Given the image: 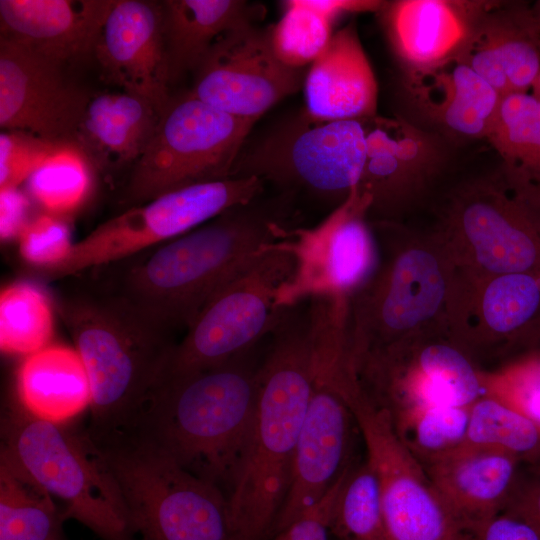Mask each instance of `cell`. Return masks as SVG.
Listing matches in <instances>:
<instances>
[{
    "mask_svg": "<svg viewBox=\"0 0 540 540\" xmlns=\"http://www.w3.org/2000/svg\"><path fill=\"white\" fill-rule=\"evenodd\" d=\"M301 223L294 195L263 194L164 244L88 271L174 338L222 285Z\"/></svg>",
    "mask_w": 540,
    "mask_h": 540,
    "instance_id": "cell-1",
    "label": "cell"
},
{
    "mask_svg": "<svg viewBox=\"0 0 540 540\" xmlns=\"http://www.w3.org/2000/svg\"><path fill=\"white\" fill-rule=\"evenodd\" d=\"M310 300L285 307L268 336L248 445L228 496L234 540H269L314 387Z\"/></svg>",
    "mask_w": 540,
    "mask_h": 540,
    "instance_id": "cell-2",
    "label": "cell"
},
{
    "mask_svg": "<svg viewBox=\"0 0 540 540\" xmlns=\"http://www.w3.org/2000/svg\"><path fill=\"white\" fill-rule=\"evenodd\" d=\"M263 341L216 366L161 373L126 429L228 499L254 420Z\"/></svg>",
    "mask_w": 540,
    "mask_h": 540,
    "instance_id": "cell-3",
    "label": "cell"
},
{
    "mask_svg": "<svg viewBox=\"0 0 540 540\" xmlns=\"http://www.w3.org/2000/svg\"><path fill=\"white\" fill-rule=\"evenodd\" d=\"M72 277L56 291L54 304L89 377L92 399L86 430L126 429L177 342L92 273Z\"/></svg>",
    "mask_w": 540,
    "mask_h": 540,
    "instance_id": "cell-4",
    "label": "cell"
},
{
    "mask_svg": "<svg viewBox=\"0 0 540 540\" xmlns=\"http://www.w3.org/2000/svg\"><path fill=\"white\" fill-rule=\"evenodd\" d=\"M370 224L379 262L347 299L352 367L410 341L449 334L455 271L436 235L414 234L395 222Z\"/></svg>",
    "mask_w": 540,
    "mask_h": 540,
    "instance_id": "cell-5",
    "label": "cell"
},
{
    "mask_svg": "<svg viewBox=\"0 0 540 540\" xmlns=\"http://www.w3.org/2000/svg\"><path fill=\"white\" fill-rule=\"evenodd\" d=\"M83 434L139 540H234L219 488L131 430Z\"/></svg>",
    "mask_w": 540,
    "mask_h": 540,
    "instance_id": "cell-6",
    "label": "cell"
},
{
    "mask_svg": "<svg viewBox=\"0 0 540 540\" xmlns=\"http://www.w3.org/2000/svg\"><path fill=\"white\" fill-rule=\"evenodd\" d=\"M433 233L458 280L540 272V188L502 168L463 182L448 196Z\"/></svg>",
    "mask_w": 540,
    "mask_h": 540,
    "instance_id": "cell-7",
    "label": "cell"
},
{
    "mask_svg": "<svg viewBox=\"0 0 540 540\" xmlns=\"http://www.w3.org/2000/svg\"><path fill=\"white\" fill-rule=\"evenodd\" d=\"M0 464L61 502L67 519L102 540H138L83 431L40 420L10 401L1 416Z\"/></svg>",
    "mask_w": 540,
    "mask_h": 540,
    "instance_id": "cell-8",
    "label": "cell"
},
{
    "mask_svg": "<svg viewBox=\"0 0 540 540\" xmlns=\"http://www.w3.org/2000/svg\"><path fill=\"white\" fill-rule=\"evenodd\" d=\"M365 120V119H364ZM364 120L323 121L304 109L245 141L230 178L256 177L298 200L335 209L358 186L366 160Z\"/></svg>",
    "mask_w": 540,
    "mask_h": 540,
    "instance_id": "cell-9",
    "label": "cell"
},
{
    "mask_svg": "<svg viewBox=\"0 0 540 540\" xmlns=\"http://www.w3.org/2000/svg\"><path fill=\"white\" fill-rule=\"evenodd\" d=\"M257 121L225 113L188 92L172 98L121 191L126 209L164 193L230 178Z\"/></svg>",
    "mask_w": 540,
    "mask_h": 540,
    "instance_id": "cell-10",
    "label": "cell"
},
{
    "mask_svg": "<svg viewBox=\"0 0 540 540\" xmlns=\"http://www.w3.org/2000/svg\"><path fill=\"white\" fill-rule=\"evenodd\" d=\"M256 177L228 178L164 193L105 221L58 264L35 268L43 282L64 280L175 239L264 194Z\"/></svg>",
    "mask_w": 540,
    "mask_h": 540,
    "instance_id": "cell-11",
    "label": "cell"
},
{
    "mask_svg": "<svg viewBox=\"0 0 540 540\" xmlns=\"http://www.w3.org/2000/svg\"><path fill=\"white\" fill-rule=\"evenodd\" d=\"M293 269L289 252L276 243L266 247L211 297L173 346L162 373L216 366L267 338L285 308L276 305L277 290Z\"/></svg>",
    "mask_w": 540,
    "mask_h": 540,
    "instance_id": "cell-12",
    "label": "cell"
},
{
    "mask_svg": "<svg viewBox=\"0 0 540 540\" xmlns=\"http://www.w3.org/2000/svg\"><path fill=\"white\" fill-rule=\"evenodd\" d=\"M340 395L362 434L366 460L380 485L385 540H472L424 467L398 436L386 411L374 406L357 383Z\"/></svg>",
    "mask_w": 540,
    "mask_h": 540,
    "instance_id": "cell-13",
    "label": "cell"
},
{
    "mask_svg": "<svg viewBox=\"0 0 540 540\" xmlns=\"http://www.w3.org/2000/svg\"><path fill=\"white\" fill-rule=\"evenodd\" d=\"M365 397L398 428L426 410L471 406L487 394L483 373L449 334L425 336L353 366Z\"/></svg>",
    "mask_w": 540,
    "mask_h": 540,
    "instance_id": "cell-14",
    "label": "cell"
},
{
    "mask_svg": "<svg viewBox=\"0 0 540 540\" xmlns=\"http://www.w3.org/2000/svg\"><path fill=\"white\" fill-rule=\"evenodd\" d=\"M370 204L356 186L317 225L294 228L276 243L294 259L291 276L277 290L278 307L314 297L348 299L371 278L379 248L368 219Z\"/></svg>",
    "mask_w": 540,
    "mask_h": 540,
    "instance_id": "cell-15",
    "label": "cell"
},
{
    "mask_svg": "<svg viewBox=\"0 0 540 540\" xmlns=\"http://www.w3.org/2000/svg\"><path fill=\"white\" fill-rule=\"evenodd\" d=\"M308 67L292 68L275 55L270 26L245 24L220 36L188 91L235 117L255 120L303 86Z\"/></svg>",
    "mask_w": 540,
    "mask_h": 540,
    "instance_id": "cell-16",
    "label": "cell"
},
{
    "mask_svg": "<svg viewBox=\"0 0 540 540\" xmlns=\"http://www.w3.org/2000/svg\"><path fill=\"white\" fill-rule=\"evenodd\" d=\"M539 319L540 272L454 278L449 335L480 370L511 358Z\"/></svg>",
    "mask_w": 540,
    "mask_h": 540,
    "instance_id": "cell-17",
    "label": "cell"
},
{
    "mask_svg": "<svg viewBox=\"0 0 540 540\" xmlns=\"http://www.w3.org/2000/svg\"><path fill=\"white\" fill-rule=\"evenodd\" d=\"M364 121L366 160L357 187L371 199L369 221L399 223L445 166V139L402 116Z\"/></svg>",
    "mask_w": 540,
    "mask_h": 540,
    "instance_id": "cell-18",
    "label": "cell"
},
{
    "mask_svg": "<svg viewBox=\"0 0 540 540\" xmlns=\"http://www.w3.org/2000/svg\"><path fill=\"white\" fill-rule=\"evenodd\" d=\"M67 69L0 38V126L45 140L75 145L92 95L74 83Z\"/></svg>",
    "mask_w": 540,
    "mask_h": 540,
    "instance_id": "cell-19",
    "label": "cell"
},
{
    "mask_svg": "<svg viewBox=\"0 0 540 540\" xmlns=\"http://www.w3.org/2000/svg\"><path fill=\"white\" fill-rule=\"evenodd\" d=\"M352 420V412L339 392L315 378L296 443L288 491L272 537L319 503L351 465Z\"/></svg>",
    "mask_w": 540,
    "mask_h": 540,
    "instance_id": "cell-20",
    "label": "cell"
},
{
    "mask_svg": "<svg viewBox=\"0 0 540 540\" xmlns=\"http://www.w3.org/2000/svg\"><path fill=\"white\" fill-rule=\"evenodd\" d=\"M94 58L106 81L147 99L161 114L171 101L161 2L115 0Z\"/></svg>",
    "mask_w": 540,
    "mask_h": 540,
    "instance_id": "cell-21",
    "label": "cell"
},
{
    "mask_svg": "<svg viewBox=\"0 0 540 540\" xmlns=\"http://www.w3.org/2000/svg\"><path fill=\"white\" fill-rule=\"evenodd\" d=\"M403 87L421 127L445 140L486 138L502 99L459 56L405 71Z\"/></svg>",
    "mask_w": 540,
    "mask_h": 540,
    "instance_id": "cell-22",
    "label": "cell"
},
{
    "mask_svg": "<svg viewBox=\"0 0 540 540\" xmlns=\"http://www.w3.org/2000/svg\"><path fill=\"white\" fill-rule=\"evenodd\" d=\"M115 0H0V38L64 67L94 57Z\"/></svg>",
    "mask_w": 540,
    "mask_h": 540,
    "instance_id": "cell-23",
    "label": "cell"
},
{
    "mask_svg": "<svg viewBox=\"0 0 540 540\" xmlns=\"http://www.w3.org/2000/svg\"><path fill=\"white\" fill-rule=\"evenodd\" d=\"M459 57L501 98L529 92L540 72V27L532 7L487 1Z\"/></svg>",
    "mask_w": 540,
    "mask_h": 540,
    "instance_id": "cell-24",
    "label": "cell"
},
{
    "mask_svg": "<svg viewBox=\"0 0 540 540\" xmlns=\"http://www.w3.org/2000/svg\"><path fill=\"white\" fill-rule=\"evenodd\" d=\"M487 1H384L377 12L405 71L460 56Z\"/></svg>",
    "mask_w": 540,
    "mask_h": 540,
    "instance_id": "cell-25",
    "label": "cell"
},
{
    "mask_svg": "<svg viewBox=\"0 0 540 540\" xmlns=\"http://www.w3.org/2000/svg\"><path fill=\"white\" fill-rule=\"evenodd\" d=\"M522 464L506 452L463 444L422 466L449 508L472 531L505 508Z\"/></svg>",
    "mask_w": 540,
    "mask_h": 540,
    "instance_id": "cell-26",
    "label": "cell"
},
{
    "mask_svg": "<svg viewBox=\"0 0 540 540\" xmlns=\"http://www.w3.org/2000/svg\"><path fill=\"white\" fill-rule=\"evenodd\" d=\"M305 110L323 121L377 116V83L354 23L333 33L310 64L304 82Z\"/></svg>",
    "mask_w": 540,
    "mask_h": 540,
    "instance_id": "cell-27",
    "label": "cell"
},
{
    "mask_svg": "<svg viewBox=\"0 0 540 540\" xmlns=\"http://www.w3.org/2000/svg\"><path fill=\"white\" fill-rule=\"evenodd\" d=\"M160 116L150 101L132 93L91 96L75 146L94 170L133 167L153 137Z\"/></svg>",
    "mask_w": 540,
    "mask_h": 540,
    "instance_id": "cell-28",
    "label": "cell"
},
{
    "mask_svg": "<svg viewBox=\"0 0 540 540\" xmlns=\"http://www.w3.org/2000/svg\"><path fill=\"white\" fill-rule=\"evenodd\" d=\"M161 8L170 85L194 73L224 33L257 24L266 14L262 4L244 0H165Z\"/></svg>",
    "mask_w": 540,
    "mask_h": 540,
    "instance_id": "cell-29",
    "label": "cell"
},
{
    "mask_svg": "<svg viewBox=\"0 0 540 540\" xmlns=\"http://www.w3.org/2000/svg\"><path fill=\"white\" fill-rule=\"evenodd\" d=\"M17 400L37 419L66 424L91 405V386L75 349L47 346L28 355L17 373Z\"/></svg>",
    "mask_w": 540,
    "mask_h": 540,
    "instance_id": "cell-30",
    "label": "cell"
},
{
    "mask_svg": "<svg viewBox=\"0 0 540 540\" xmlns=\"http://www.w3.org/2000/svg\"><path fill=\"white\" fill-rule=\"evenodd\" d=\"M515 180L540 188V100L514 93L500 101L486 137Z\"/></svg>",
    "mask_w": 540,
    "mask_h": 540,
    "instance_id": "cell-31",
    "label": "cell"
},
{
    "mask_svg": "<svg viewBox=\"0 0 540 540\" xmlns=\"http://www.w3.org/2000/svg\"><path fill=\"white\" fill-rule=\"evenodd\" d=\"M66 520L49 494L0 464V540H64Z\"/></svg>",
    "mask_w": 540,
    "mask_h": 540,
    "instance_id": "cell-32",
    "label": "cell"
},
{
    "mask_svg": "<svg viewBox=\"0 0 540 540\" xmlns=\"http://www.w3.org/2000/svg\"><path fill=\"white\" fill-rule=\"evenodd\" d=\"M464 444L503 451L525 464L540 463V425L492 394L470 406Z\"/></svg>",
    "mask_w": 540,
    "mask_h": 540,
    "instance_id": "cell-33",
    "label": "cell"
},
{
    "mask_svg": "<svg viewBox=\"0 0 540 540\" xmlns=\"http://www.w3.org/2000/svg\"><path fill=\"white\" fill-rule=\"evenodd\" d=\"M329 526L334 540H385L380 485L367 460L350 468Z\"/></svg>",
    "mask_w": 540,
    "mask_h": 540,
    "instance_id": "cell-34",
    "label": "cell"
},
{
    "mask_svg": "<svg viewBox=\"0 0 540 540\" xmlns=\"http://www.w3.org/2000/svg\"><path fill=\"white\" fill-rule=\"evenodd\" d=\"M53 318L47 298L28 283L5 287L0 294V348L11 354H33L48 346Z\"/></svg>",
    "mask_w": 540,
    "mask_h": 540,
    "instance_id": "cell-35",
    "label": "cell"
},
{
    "mask_svg": "<svg viewBox=\"0 0 540 540\" xmlns=\"http://www.w3.org/2000/svg\"><path fill=\"white\" fill-rule=\"evenodd\" d=\"M93 167L75 145H66L26 180L30 194L45 209L68 213L81 205L92 186Z\"/></svg>",
    "mask_w": 540,
    "mask_h": 540,
    "instance_id": "cell-36",
    "label": "cell"
},
{
    "mask_svg": "<svg viewBox=\"0 0 540 540\" xmlns=\"http://www.w3.org/2000/svg\"><path fill=\"white\" fill-rule=\"evenodd\" d=\"M284 6L280 20L270 26L273 51L289 67H309L330 42L334 21L304 0L285 1Z\"/></svg>",
    "mask_w": 540,
    "mask_h": 540,
    "instance_id": "cell-37",
    "label": "cell"
},
{
    "mask_svg": "<svg viewBox=\"0 0 540 540\" xmlns=\"http://www.w3.org/2000/svg\"><path fill=\"white\" fill-rule=\"evenodd\" d=\"M487 393L495 395L540 425V319L519 350L506 362L484 372Z\"/></svg>",
    "mask_w": 540,
    "mask_h": 540,
    "instance_id": "cell-38",
    "label": "cell"
},
{
    "mask_svg": "<svg viewBox=\"0 0 540 540\" xmlns=\"http://www.w3.org/2000/svg\"><path fill=\"white\" fill-rule=\"evenodd\" d=\"M470 406H444L424 411L396 432L421 464L447 454L465 443Z\"/></svg>",
    "mask_w": 540,
    "mask_h": 540,
    "instance_id": "cell-39",
    "label": "cell"
},
{
    "mask_svg": "<svg viewBox=\"0 0 540 540\" xmlns=\"http://www.w3.org/2000/svg\"><path fill=\"white\" fill-rule=\"evenodd\" d=\"M66 145L20 130L0 133V190L18 188L49 157Z\"/></svg>",
    "mask_w": 540,
    "mask_h": 540,
    "instance_id": "cell-40",
    "label": "cell"
},
{
    "mask_svg": "<svg viewBox=\"0 0 540 540\" xmlns=\"http://www.w3.org/2000/svg\"><path fill=\"white\" fill-rule=\"evenodd\" d=\"M19 244L21 256L33 268L60 263L72 248L67 225L50 214L30 221L19 235Z\"/></svg>",
    "mask_w": 540,
    "mask_h": 540,
    "instance_id": "cell-41",
    "label": "cell"
},
{
    "mask_svg": "<svg viewBox=\"0 0 540 540\" xmlns=\"http://www.w3.org/2000/svg\"><path fill=\"white\" fill-rule=\"evenodd\" d=\"M350 468L346 469L326 496L307 510L272 540H332L330 517L343 481Z\"/></svg>",
    "mask_w": 540,
    "mask_h": 540,
    "instance_id": "cell-42",
    "label": "cell"
},
{
    "mask_svg": "<svg viewBox=\"0 0 540 540\" xmlns=\"http://www.w3.org/2000/svg\"><path fill=\"white\" fill-rule=\"evenodd\" d=\"M504 509L529 521L540 535V463L522 464Z\"/></svg>",
    "mask_w": 540,
    "mask_h": 540,
    "instance_id": "cell-43",
    "label": "cell"
},
{
    "mask_svg": "<svg viewBox=\"0 0 540 540\" xmlns=\"http://www.w3.org/2000/svg\"><path fill=\"white\" fill-rule=\"evenodd\" d=\"M471 534L472 540H540L529 521L507 509L476 524Z\"/></svg>",
    "mask_w": 540,
    "mask_h": 540,
    "instance_id": "cell-44",
    "label": "cell"
},
{
    "mask_svg": "<svg viewBox=\"0 0 540 540\" xmlns=\"http://www.w3.org/2000/svg\"><path fill=\"white\" fill-rule=\"evenodd\" d=\"M29 202L18 188L0 190V235L2 240L19 237L29 223Z\"/></svg>",
    "mask_w": 540,
    "mask_h": 540,
    "instance_id": "cell-45",
    "label": "cell"
},
{
    "mask_svg": "<svg viewBox=\"0 0 540 540\" xmlns=\"http://www.w3.org/2000/svg\"><path fill=\"white\" fill-rule=\"evenodd\" d=\"M309 7L331 20L345 13L378 12L384 1L372 0H304Z\"/></svg>",
    "mask_w": 540,
    "mask_h": 540,
    "instance_id": "cell-46",
    "label": "cell"
},
{
    "mask_svg": "<svg viewBox=\"0 0 540 540\" xmlns=\"http://www.w3.org/2000/svg\"><path fill=\"white\" fill-rule=\"evenodd\" d=\"M532 11L540 27V0L536 1L532 6Z\"/></svg>",
    "mask_w": 540,
    "mask_h": 540,
    "instance_id": "cell-47",
    "label": "cell"
},
{
    "mask_svg": "<svg viewBox=\"0 0 540 540\" xmlns=\"http://www.w3.org/2000/svg\"><path fill=\"white\" fill-rule=\"evenodd\" d=\"M332 540H334V539L332 538Z\"/></svg>",
    "mask_w": 540,
    "mask_h": 540,
    "instance_id": "cell-48",
    "label": "cell"
},
{
    "mask_svg": "<svg viewBox=\"0 0 540 540\" xmlns=\"http://www.w3.org/2000/svg\"><path fill=\"white\" fill-rule=\"evenodd\" d=\"M539 98H540V96H539Z\"/></svg>",
    "mask_w": 540,
    "mask_h": 540,
    "instance_id": "cell-49",
    "label": "cell"
},
{
    "mask_svg": "<svg viewBox=\"0 0 540 540\" xmlns=\"http://www.w3.org/2000/svg\"><path fill=\"white\" fill-rule=\"evenodd\" d=\"M139 540V539H138Z\"/></svg>",
    "mask_w": 540,
    "mask_h": 540,
    "instance_id": "cell-50",
    "label": "cell"
}]
</instances>
